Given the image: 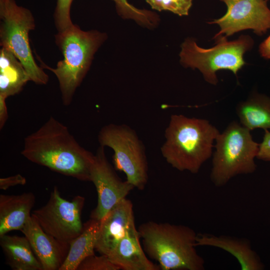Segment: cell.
Instances as JSON below:
<instances>
[{"mask_svg":"<svg viewBox=\"0 0 270 270\" xmlns=\"http://www.w3.org/2000/svg\"><path fill=\"white\" fill-rule=\"evenodd\" d=\"M22 154L56 172L90 181L94 154L82 146L68 127L52 116L26 136Z\"/></svg>","mask_w":270,"mask_h":270,"instance_id":"6da1fadb","label":"cell"},{"mask_svg":"<svg viewBox=\"0 0 270 270\" xmlns=\"http://www.w3.org/2000/svg\"><path fill=\"white\" fill-rule=\"evenodd\" d=\"M219 134L207 120L172 114L160 148L162 156L174 168L196 174L212 156Z\"/></svg>","mask_w":270,"mask_h":270,"instance_id":"7a4b0ae2","label":"cell"},{"mask_svg":"<svg viewBox=\"0 0 270 270\" xmlns=\"http://www.w3.org/2000/svg\"><path fill=\"white\" fill-rule=\"evenodd\" d=\"M138 230L146 254L160 270H204V260L196 250L198 234L191 228L149 221Z\"/></svg>","mask_w":270,"mask_h":270,"instance_id":"3957f363","label":"cell"},{"mask_svg":"<svg viewBox=\"0 0 270 270\" xmlns=\"http://www.w3.org/2000/svg\"><path fill=\"white\" fill-rule=\"evenodd\" d=\"M106 38V33L97 30H83L74 24L56 34V42L62 52V59L58 62L55 68L45 64L42 67L56 76L64 105L71 104L96 52Z\"/></svg>","mask_w":270,"mask_h":270,"instance_id":"277c9868","label":"cell"},{"mask_svg":"<svg viewBox=\"0 0 270 270\" xmlns=\"http://www.w3.org/2000/svg\"><path fill=\"white\" fill-rule=\"evenodd\" d=\"M215 141L210 178L216 186H223L234 177L256 170L254 159L259 144L254 140L248 129L232 122Z\"/></svg>","mask_w":270,"mask_h":270,"instance_id":"5b68a950","label":"cell"},{"mask_svg":"<svg viewBox=\"0 0 270 270\" xmlns=\"http://www.w3.org/2000/svg\"><path fill=\"white\" fill-rule=\"evenodd\" d=\"M213 38L216 45L206 49L199 46L192 38H187L181 45L179 56L183 66L198 69L206 82L216 85L218 82L216 72L219 70H230L237 76L246 64L244 54L252 49L254 42L248 35H242L232 41H228L224 35Z\"/></svg>","mask_w":270,"mask_h":270,"instance_id":"8992f818","label":"cell"},{"mask_svg":"<svg viewBox=\"0 0 270 270\" xmlns=\"http://www.w3.org/2000/svg\"><path fill=\"white\" fill-rule=\"evenodd\" d=\"M0 44L20 62L30 81L46 84L48 76L38 66L32 56L28 34L36 26L30 10L18 5L14 0H0Z\"/></svg>","mask_w":270,"mask_h":270,"instance_id":"52a82bcc","label":"cell"},{"mask_svg":"<svg viewBox=\"0 0 270 270\" xmlns=\"http://www.w3.org/2000/svg\"><path fill=\"white\" fill-rule=\"evenodd\" d=\"M100 146L114 151L116 170L123 172L126 180L140 190L148 181V164L144 146L136 131L124 124H110L102 128L98 134Z\"/></svg>","mask_w":270,"mask_h":270,"instance_id":"ba28073f","label":"cell"},{"mask_svg":"<svg viewBox=\"0 0 270 270\" xmlns=\"http://www.w3.org/2000/svg\"><path fill=\"white\" fill-rule=\"evenodd\" d=\"M84 202V198L80 195L70 201L64 198L55 186L46 204L34 210L32 216L46 233L70 244L82 230L81 214Z\"/></svg>","mask_w":270,"mask_h":270,"instance_id":"9c48e42d","label":"cell"},{"mask_svg":"<svg viewBox=\"0 0 270 270\" xmlns=\"http://www.w3.org/2000/svg\"><path fill=\"white\" fill-rule=\"evenodd\" d=\"M225 4L227 10L220 18L208 22L217 24L220 35L230 36L246 30H252L258 36L265 34L270 29V9L268 0H220Z\"/></svg>","mask_w":270,"mask_h":270,"instance_id":"30bf717a","label":"cell"},{"mask_svg":"<svg viewBox=\"0 0 270 270\" xmlns=\"http://www.w3.org/2000/svg\"><path fill=\"white\" fill-rule=\"evenodd\" d=\"M90 182L94 184L98 194L97 204L92 211L90 218L98 220L134 188L126 180L123 181L119 178L106 158L104 148L102 146L94 154Z\"/></svg>","mask_w":270,"mask_h":270,"instance_id":"8fae6325","label":"cell"},{"mask_svg":"<svg viewBox=\"0 0 270 270\" xmlns=\"http://www.w3.org/2000/svg\"><path fill=\"white\" fill-rule=\"evenodd\" d=\"M20 231L28 240L43 270H59L67 256L70 244L46 233L32 216Z\"/></svg>","mask_w":270,"mask_h":270,"instance_id":"7c38bea8","label":"cell"},{"mask_svg":"<svg viewBox=\"0 0 270 270\" xmlns=\"http://www.w3.org/2000/svg\"><path fill=\"white\" fill-rule=\"evenodd\" d=\"M134 224L132 204L130 200L124 198L100 220L96 250L100 254L108 256Z\"/></svg>","mask_w":270,"mask_h":270,"instance_id":"4fadbf2b","label":"cell"},{"mask_svg":"<svg viewBox=\"0 0 270 270\" xmlns=\"http://www.w3.org/2000/svg\"><path fill=\"white\" fill-rule=\"evenodd\" d=\"M135 224L118 242L108 256L110 260L122 270H160L158 265L146 256Z\"/></svg>","mask_w":270,"mask_h":270,"instance_id":"5bb4252c","label":"cell"},{"mask_svg":"<svg viewBox=\"0 0 270 270\" xmlns=\"http://www.w3.org/2000/svg\"><path fill=\"white\" fill-rule=\"evenodd\" d=\"M196 246H212L222 249L234 256L242 270H262L264 265L250 242L229 236L198 234Z\"/></svg>","mask_w":270,"mask_h":270,"instance_id":"9a60e30c","label":"cell"},{"mask_svg":"<svg viewBox=\"0 0 270 270\" xmlns=\"http://www.w3.org/2000/svg\"><path fill=\"white\" fill-rule=\"evenodd\" d=\"M36 198L32 192L0 195V236L21 230L31 216Z\"/></svg>","mask_w":270,"mask_h":270,"instance_id":"2e32d148","label":"cell"},{"mask_svg":"<svg viewBox=\"0 0 270 270\" xmlns=\"http://www.w3.org/2000/svg\"><path fill=\"white\" fill-rule=\"evenodd\" d=\"M0 245L6 262L14 270H43L31 246L24 236L4 234L0 236Z\"/></svg>","mask_w":270,"mask_h":270,"instance_id":"e0dca14e","label":"cell"},{"mask_svg":"<svg viewBox=\"0 0 270 270\" xmlns=\"http://www.w3.org/2000/svg\"><path fill=\"white\" fill-rule=\"evenodd\" d=\"M100 220L90 218L82 232L70 244V249L59 270H77L80 263L87 257L95 254Z\"/></svg>","mask_w":270,"mask_h":270,"instance_id":"ac0fdd59","label":"cell"},{"mask_svg":"<svg viewBox=\"0 0 270 270\" xmlns=\"http://www.w3.org/2000/svg\"><path fill=\"white\" fill-rule=\"evenodd\" d=\"M30 78L20 62L10 51L0 50V97L7 98L22 90Z\"/></svg>","mask_w":270,"mask_h":270,"instance_id":"d6986e66","label":"cell"},{"mask_svg":"<svg viewBox=\"0 0 270 270\" xmlns=\"http://www.w3.org/2000/svg\"><path fill=\"white\" fill-rule=\"evenodd\" d=\"M240 124L252 130L256 128L270 129V98L254 94L236 107Z\"/></svg>","mask_w":270,"mask_h":270,"instance_id":"ffe728a7","label":"cell"},{"mask_svg":"<svg viewBox=\"0 0 270 270\" xmlns=\"http://www.w3.org/2000/svg\"><path fill=\"white\" fill-rule=\"evenodd\" d=\"M114 4L118 14L124 19L132 20L138 24L148 28L158 26L159 16L155 12L146 9L138 8L127 0H112Z\"/></svg>","mask_w":270,"mask_h":270,"instance_id":"44dd1931","label":"cell"},{"mask_svg":"<svg viewBox=\"0 0 270 270\" xmlns=\"http://www.w3.org/2000/svg\"><path fill=\"white\" fill-rule=\"evenodd\" d=\"M152 8L159 12L170 11L179 16H188L193 0H145Z\"/></svg>","mask_w":270,"mask_h":270,"instance_id":"7402d4cb","label":"cell"},{"mask_svg":"<svg viewBox=\"0 0 270 270\" xmlns=\"http://www.w3.org/2000/svg\"><path fill=\"white\" fill-rule=\"evenodd\" d=\"M73 0H56L54 20L58 30H62L74 24L70 18V8Z\"/></svg>","mask_w":270,"mask_h":270,"instance_id":"603a6c76","label":"cell"},{"mask_svg":"<svg viewBox=\"0 0 270 270\" xmlns=\"http://www.w3.org/2000/svg\"><path fill=\"white\" fill-rule=\"evenodd\" d=\"M120 268L112 263L106 255L95 254L89 256L79 264L77 270H120Z\"/></svg>","mask_w":270,"mask_h":270,"instance_id":"cb8c5ba5","label":"cell"},{"mask_svg":"<svg viewBox=\"0 0 270 270\" xmlns=\"http://www.w3.org/2000/svg\"><path fill=\"white\" fill-rule=\"evenodd\" d=\"M256 158L264 161H270V132L264 130L262 142L259 144V148Z\"/></svg>","mask_w":270,"mask_h":270,"instance_id":"d4e9b609","label":"cell"},{"mask_svg":"<svg viewBox=\"0 0 270 270\" xmlns=\"http://www.w3.org/2000/svg\"><path fill=\"white\" fill-rule=\"evenodd\" d=\"M26 182V178L20 174L0 178V189L6 190L16 185H24Z\"/></svg>","mask_w":270,"mask_h":270,"instance_id":"484cf974","label":"cell"},{"mask_svg":"<svg viewBox=\"0 0 270 270\" xmlns=\"http://www.w3.org/2000/svg\"><path fill=\"white\" fill-rule=\"evenodd\" d=\"M258 51L263 58L270 60V35L260 44Z\"/></svg>","mask_w":270,"mask_h":270,"instance_id":"4316f807","label":"cell"},{"mask_svg":"<svg viewBox=\"0 0 270 270\" xmlns=\"http://www.w3.org/2000/svg\"><path fill=\"white\" fill-rule=\"evenodd\" d=\"M6 98L0 97V128L2 129L6 124L8 117Z\"/></svg>","mask_w":270,"mask_h":270,"instance_id":"83f0119b","label":"cell"}]
</instances>
